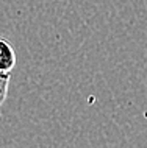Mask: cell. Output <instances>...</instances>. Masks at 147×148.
<instances>
[{"label": "cell", "instance_id": "6da1fadb", "mask_svg": "<svg viewBox=\"0 0 147 148\" xmlns=\"http://www.w3.org/2000/svg\"><path fill=\"white\" fill-rule=\"evenodd\" d=\"M16 66V51L5 38H0V70L11 72Z\"/></svg>", "mask_w": 147, "mask_h": 148}, {"label": "cell", "instance_id": "7a4b0ae2", "mask_svg": "<svg viewBox=\"0 0 147 148\" xmlns=\"http://www.w3.org/2000/svg\"><path fill=\"white\" fill-rule=\"evenodd\" d=\"M10 72H2L0 70V108L5 103L8 97V86H10Z\"/></svg>", "mask_w": 147, "mask_h": 148}]
</instances>
